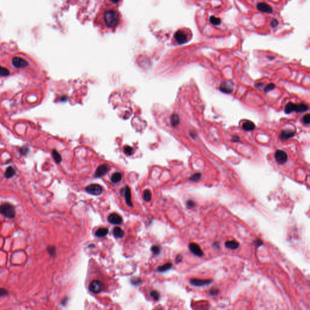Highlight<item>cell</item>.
I'll return each mask as SVG.
<instances>
[{"mask_svg": "<svg viewBox=\"0 0 310 310\" xmlns=\"http://www.w3.org/2000/svg\"><path fill=\"white\" fill-rule=\"evenodd\" d=\"M262 244H263L262 242L260 240H257L256 241V245L257 246H259L262 245Z\"/></svg>", "mask_w": 310, "mask_h": 310, "instance_id": "44", "label": "cell"}, {"mask_svg": "<svg viewBox=\"0 0 310 310\" xmlns=\"http://www.w3.org/2000/svg\"><path fill=\"white\" fill-rule=\"evenodd\" d=\"M124 195L126 201L127 205L130 206H132L133 204L132 202V194H131V190L128 187V186H126L124 190Z\"/></svg>", "mask_w": 310, "mask_h": 310, "instance_id": "14", "label": "cell"}, {"mask_svg": "<svg viewBox=\"0 0 310 310\" xmlns=\"http://www.w3.org/2000/svg\"><path fill=\"white\" fill-rule=\"evenodd\" d=\"M275 88V84H269L268 86H267V87H265L264 88V92L265 93H268L269 92H270L271 90H273V89Z\"/></svg>", "mask_w": 310, "mask_h": 310, "instance_id": "35", "label": "cell"}, {"mask_svg": "<svg viewBox=\"0 0 310 310\" xmlns=\"http://www.w3.org/2000/svg\"><path fill=\"white\" fill-rule=\"evenodd\" d=\"M201 177V174L199 173H197L194 174L193 175L190 177V180L192 181L196 182V181H198L199 180H200Z\"/></svg>", "mask_w": 310, "mask_h": 310, "instance_id": "32", "label": "cell"}, {"mask_svg": "<svg viewBox=\"0 0 310 310\" xmlns=\"http://www.w3.org/2000/svg\"><path fill=\"white\" fill-rule=\"evenodd\" d=\"M188 246H189V249L191 251V252L193 254H194L195 255L199 256V257H201L203 256V254H204L203 251L201 250V247L199 246L197 244L191 243L189 244Z\"/></svg>", "mask_w": 310, "mask_h": 310, "instance_id": "8", "label": "cell"}, {"mask_svg": "<svg viewBox=\"0 0 310 310\" xmlns=\"http://www.w3.org/2000/svg\"><path fill=\"white\" fill-rule=\"evenodd\" d=\"M274 157L276 161L279 164H281L285 163L287 161V158H288L287 153L285 152V151L281 150H276L274 155Z\"/></svg>", "mask_w": 310, "mask_h": 310, "instance_id": "5", "label": "cell"}, {"mask_svg": "<svg viewBox=\"0 0 310 310\" xmlns=\"http://www.w3.org/2000/svg\"><path fill=\"white\" fill-rule=\"evenodd\" d=\"M151 251H152L153 253H154L155 254H158L161 251V247L159 245H153L152 247H151Z\"/></svg>", "mask_w": 310, "mask_h": 310, "instance_id": "33", "label": "cell"}, {"mask_svg": "<svg viewBox=\"0 0 310 310\" xmlns=\"http://www.w3.org/2000/svg\"><path fill=\"white\" fill-rule=\"evenodd\" d=\"M171 267H172V264L171 263H167L158 267L157 271L159 272H164V271H166L170 270Z\"/></svg>", "mask_w": 310, "mask_h": 310, "instance_id": "25", "label": "cell"}, {"mask_svg": "<svg viewBox=\"0 0 310 310\" xmlns=\"http://www.w3.org/2000/svg\"><path fill=\"white\" fill-rule=\"evenodd\" d=\"M278 24H279L278 21L277 19H274L271 22V27H276V26L278 25Z\"/></svg>", "mask_w": 310, "mask_h": 310, "instance_id": "41", "label": "cell"}, {"mask_svg": "<svg viewBox=\"0 0 310 310\" xmlns=\"http://www.w3.org/2000/svg\"><path fill=\"white\" fill-rule=\"evenodd\" d=\"M108 233V229L105 227L98 229L95 232V236L98 238H103L106 236Z\"/></svg>", "mask_w": 310, "mask_h": 310, "instance_id": "15", "label": "cell"}, {"mask_svg": "<svg viewBox=\"0 0 310 310\" xmlns=\"http://www.w3.org/2000/svg\"><path fill=\"white\" fill-rule=\"evenodd\" d=\"M257 9L262 12L267 13H271L273 12V9L271 7L267 4L266 3H259L257 4Z\"/></svg>", "mask_w": 310, "mask_h": 310, "instance_id": "12", "label": "cell"}, {"mask_svg": "<svg viewBox=\"0 0 310 310\" xmlns=\"http://www.w3.org/2000/svg\"><path fill=\"white\" fill-rule=\"evenodd\" d=\"M10 75L9 70L5 67L0 66V76L1 77H7Z\"/></svg>", "mask_w": 310, "mask_h": 310, "instance_id": "28", "label": "cell"}, {"mask_svg": "<svg viewBox=\"0 0 310 310\" xmlns=\"http://www.w3.org/2000/svg\"><path fill=\"white\" fill-rule=\"evenodd\" d=\"M109 170V167L106 164H103L99 166L96 170L95 176L96 177H100L105 175Z\"/></svg>", "mask_w": 310, "mask_h": 310, "instance_id": "9", "label": "cell"}, {"mask_svg": "<svg viewBox=\"0 0 310 310\" xmlns=\"http://www.w3.org/2000/svg\"><path fill=\"white\" fill-rule=\"evenodd\" d=\"M15 175V169L13 168L12 167L10 166V167H8V168L6 169L4 176H5V177L6 178L9 179V178H11L12 177H13Z\"/></svg>", "mask_w": 310, "mask_h": 310, "instance_id": "22", "label": "cell"}, {"mask_svg": "<svg viewBox=\"0 0 310 310\" xmlns=\"http://www.w3.org/2000/svg\"><path fill=\"white\" fill-rule=\"evenodd\" d=\"M225 246L226 248H228V249L231 250H236L239 247V244L235 240H229L226 241L225 242Z\"/></svg>", "mask_w": 310, "mask_h": 310, "instance_id": "18", "label": "cell"}, {"mask_svg": "<svg viewBox=\"0 0 310 310\" xmlns=\"http://www.w3.org/2000/svg\"><path fill=\"white\" fill-rule=\"evenodd\" d=\"M219 293V290H217V289H215V288H213L211 289V290H210V294L212 296H215L216 294H217Z\"/></svg>", "mask_w": 310, "mask_h": 310, "instance_id": "39", "label": "cell"}, {"mask_svg": "<svg viewBox=\"0 0 310 310\" xmlns=\"http://www.w3.org/2000/svg\"><path fill=\"white\" fill-rule=\"evenodd\" d=\"M104 288L102 283L99 280H93L89 285V290L94 294L99 293Z\"/></svg>", "mask_w": 310, "mask_h": 310, "instance_id": "4", "label": "cell"}, {"mask_svg": "<svg viewBox=\"0 0 310 310\" xmlns=\"http://www.w3.org/2000/svg\"><path fill=\"white\" fill-rule=\"evenodd\" d=\"M113 233L115 237L118 238H122L124 236V232L120 228V227L116 226L113 230Z\"/></svg>", "mask_w": 310, "mask_h": 310, "instance_id": "19", "label": "cell"}, {"mask_svg": "<svg viewBox=\"0 0 310 310\" xmlns=\"http://www.w3.org/2000/svg\"><path fill=\"white\" fill-rule=\"evenodd\" d=\"M52 156L55 161L57 164H59L62 161V157L60 154L56 150H53L52 151Z\"/></svg>", "mask_w": 310, "mask_h": 310, "instance_id": "24", "label": "cell"}, {"mask_svg": "<svg viewBox=\"0 0 310 310\" xmlns=\"http://www.w3.org/2000/svg\"><path fill=\"white\" fill-rule=\"evenodd\" d=\"M0 213L9 219L15 217L16 214L14 206L9 203H4L0 205Z\"/></svg>", "mask_w": 310, "mask_h": 310, "instance_id": "2", "label": "cell"}, {"mask_svg": "<svg viewBox=\"0 0 310 310\" xmlns=\"http://www.w3.org/2000/svg\"><path fill=\"white\" fill-rule=\"evenodd\" d=\"M102 19L106 27L110 29H113L119 22L120 15L116 10L108 9L103 12Z\"/></svg>", "mask_w": 310, "mask_h": 310, "instance_id": "1", "label": "cell"}, {"mask_svg": "<svg viewBox=\"0 0 310 310\" xmlns=\"http://www.w3.org/2000/svg\"><path fill=\"white\" fill-rule=\"evenodd\" d=\"M122 178V175L121 173H119V172H116V173L112 175V177H111V180L112 182L113 183H118L121 181Z\"/></svg>", "mask_w": 310, "mask_h": 310, "instance_id": "21", "label": "cell"}, {"mask_svg": "<svg viewBox=\"0 0 310 310\" xmlns=\"http://www.w3.org/2000/svg\"><path fill=\"white\" fill-rule=\"evenodd\" d=\"M143 198L146 202H149L151 199V193L149 190H144L143 193Z\"/></svg>", "mask_w": 310, "mask_h": 310, "instance_id": "26", "label": "cell"}, {"mask_svg": "<svg viewBox=\"0 0 310 310\" xmlns=\"http://www.w3.org/2000/svg\"><path fill=\"white\" fill-rule=\"evenodd\" d=\"M86 191L88 194L94 196H98L102 193L103 188L101 185L93 184L88 185L86 188Z\"/></svg>", "mask_w": 310, "mask_h": 310, "instance_id": "3", "label": "cell"}, {"mask_svg": "<svg viewBox=\"0 0 310 310\" xmlns=\"http://www.w3.org/2000/svg\"><path fill=\"white\" fill-rule=\"evenodd\" d=\"M233 142H238L239 141V137L237 136H234L231 139Z\"/></svg>", "mask_w": 310, "mask_h": 310, "instance_id": "43", "label": "cell"}, {"mask_svg": "<svg viewBox=\"0 0 310 310\" xmlns=\"http://www.w3.org/2000/svg\"><path fill=\"white\" fill-rule=\"evenodd\" d=\"M242 128L245 131H248V132H250V131H252L254 128H255V124H254L252 121H248L245 122L243 124H242Z\"/></svg>", "mask_w": 310, "mask_h": 310, "instance_id": "16", "label": "cell"}, {"mask_svg": "<svg viewBox=\"0 0 310 310\" xmlns=\"http://www.w3.org/2000/svg\"><path fill=\"white\" fill-rule=\"evenodd\" d=\"M179 122H180V118H179V116L176 115H173V116H172V118H171V124L175 127L178 124Z\"/></svg>", "mask_w": 310, "mask_h": 310, "instance_id": "30", "label": "cell"}, {"mask_svg": "<svg viewBox=\"0 0 310 310\" xmlns=\"http://www.w3.org/2000/svg\"><path fill=\"white\" fill-rule=\"evenodd\" d=\"M308 107L307 105L305 104H296V112L298 113H302L307 111L308 110Z\"/></svg>", "mask_w": 310, "mask_h": 310, "instance_id": "23", "label": "cell"}, {"mask_svg": "<svg viewBox=\"0 0 310 310\" xmlns=\"http://www.w3.org/2000/svg\"><path fill=\"white\" fill-rule=\"evenodd\" d=\"M108 220L112 224L119 225L122 222V218L120 215L116 214V213H112L108 217Z\"/></svg>", "mask_w": 310, "mask_h": 310, "instance_id": "10", "label": "cell"}, {"mask_svg": "<svg viewBox=\"0 0 310 310\" xmlns=\"http://www.w3.org/2000/svg\"><path fill=\"white\" fill-rule=\"evenodd\" d=\"M220 90L225 93H230L233 91V88L231 87V86H230L227 83L222 84V85L220 86Z\"/></svg>", "mask_w": 310, "mask_h": 310, "instance_id": "20", "label": "cell"}, {"mask_svg": "<svg viewBox=\"0 0 310 310\" xmlns=\"http://www.w3.org/2000/svg\"><path fill=\"white\" fill-rule=\"evenodd\" d=\"M124 153L126 155L128 156H130L133 154V150L130 146H125L124 148Z\"/></svg>", "mask_w": 310, "mask_h": 310, "instance_id": "31", "label": "cell"}, {"mask_svg": "<svg viewBox=\"0 0 310 310\" xmlns=\"http://www.w3.org/2000/svg\"><path fill=\"white\" fill-rule=\"evenodd\" d=\"M47 250L51 256H55L56 254V249L54 246H49L47 247Z\"/></svg>", "mask_w": 310, "mask_h": 310, "instance_id": "29", "label": "cell"}, {"mask_svg": "<svg viewBox=\"0 0 310 310\" xmlns=\"http://www.w3.org/2000/svg\"><path fill=\"white\" fill-rule=\"evenodd\" d=\"M182 260V256L181 255H178L176 258V263H180Z\"/></svg>", "mask_w": 310, "mask_h": 310, "instance_id": "42", "label": "cell"}, {"mask_svg": "<svg viewBox=\"0 0 310 310\" xmlns=\"http://www.w3.org/2000/svg\"><path fill=\"white\" fill-rule=\"evenodd\" d=\"M187 206H188V208L192 209V208H193L194 206H195V202L193 201L189 200L187 202Z\"/></svg>", "mask_w": 310, "mask_h": 310, "instance_id": "38", "label": "cell"}, {"mask_svg": "<svg viewBox=\"0 0 310 310\" xmlns=\"http://www.w3.org/2000/svg\"><path fill=\"white\" fill-rule=\"evenodd\" d=\"M175 38L178 44H184L187 42V35L183 30H179L175 34Z\"/></svg>", "mask_w": 310, "mask_h": 310, "instance_id": "6", "label": "cell"}, {"mask_svg": "<svg viewBox=\"0 0 310 310\" xmlns=\"http://www.w3.org/2000/svg\"><path fill=\"white\" fill-rule=\"evenodd\" d=\"M20 151H21V154L26 155V154H27V153H28L29 149L27 148V147H22L21 148Z\"/></svg>", "mask_w": 310, "mask_h": 310, "instance_id": "40", "label": "cell"}, {"mask_svg": "<svg viewBox=\"0 0 310 310\" xmlns=\"http://www.w3.org/2000/svg\"><path fill=\"white\" fill-rule=\"evenodd\" d=\"M150 296L155 300H157L158 299H159V297H160L159 293H158L157 291H151V293H150Z\"/></svg>", "mask_w": 310, "mask_h": 310, "instance_id": "34", "label": "cell"}, {"mask_svg": "<svg viewBox=\"0 0 310 310\" xmlns=\"http://www.w3.org/2000/svg\"><path fill=\"white\" fill-rule=\"evenodd\" d=\"M210 21L211 24L217 26L221 23V20L219 18H217L215 16H211L210 18Z\"/></svg>", "mask_w": 310, "mask_h": 310, "instance_id": "27", "label": "cell"}, {"mask_svg": "<svg viewBox=\"0 0 310 310\" xmlns=\"http://www.w3.org/2000/svg\"><path fill=\"white\" fill-rule=\"evenodd\" d=\"M191 285L196 287H202L206 285H209L212 283L211 280H203L199 279H192L190 280Z\"/></svg>", "mask_w": 310, "mask_h": 310, "instance_id": "11", "label": "cell"}, {"mask_svg": "<svg viewBox=\"0 0 310 310\" xmlns=\"http://www.w3.org/2000/svg\"><path fill=\"white\" fill-rule=\"evenodd\" d=\"M296 104L293 102H288L285 108V112L287 114H290L293 112H296Z\"/></svg>", "mask_w": 310, "mask_h": 310, "instance_id": "17", "label": "cell"}, {"mask_svg": "<svg viewBox=\"0 0 310 310\" xmlns=\"http://www.w3.org/2000/svg\"><path fill=\"white\" fill-rule=\"evenodd\" d=\"M303 122H304V123L306 125L309 124V122H310L309 114H307L304 116V118H303Z\"/></svg>", "mask_w": 310, "mask_h": 310, "instance_id": "36", "label": "cell"}, {"mask_svg": "<svg viewBox=\"0 0 310 310\" xmlns=\"http://www.w3.org/2000/svg\"><path fill=\"white\" fill-rule=\"evenodd\" d=\"M294 135H295V132H293V130H288V129L284 130L281 132L280 135V138L283 141H286V140L291 138V137H293Z\"/></svg>", "mask_w": 310, "mask_h": 310, "instance_id": "13", "label": "cell"}, {"mask_svg": "<svg viewBox=\"0 0 310 310\" xmlns=\"http://www.w3.org/2000/svg\"><path fill=\"white\" fill-rule=\"evenodd\" d=\"M8 294V291L4 288H0V298L4 297Z\"/></svg>", "mask_w": 310, "mask_h": 310, "instance_id": "37", "label": "cell"}, {"mask_svg": "<svg viewBox=\"0 0 310 310\" xmlns=\"http://www.w3.org/2000/svg\"><path fill=\"white\" fill-rule=\"evenodd\" d=\"M13 66L16 68H24L29 66V63L24 59L20 57H14L12 60Z\"/></svg>", "mask_w": 310, "mask_h": 310, "instance_id": "7", "label": "cell"}]
</instances>
